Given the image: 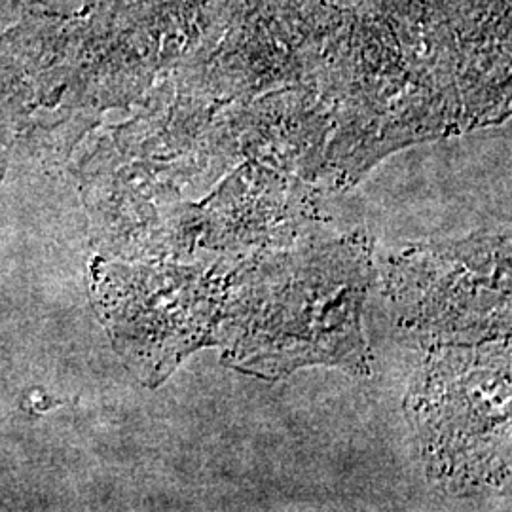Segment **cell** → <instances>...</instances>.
I'll return each mask as SVG.
<instances>
[{"label": "cell", "mask_w": 512, "mask_h": 512, "mask_svg": "<svg viewBox=\"0 0 512 512\" xmlns=\"http://www.w3.org/2000/svg\"><path fill=\"white\" fill-rule=\"evenodd\" d=\"M476 359V357H475ZM433 361L416 389L425 461L446 486L475 488L507 473L509 357Z\"/></svg>", "instance_id": "obj_2"}, {"label": "cell", "mask_w": 512, "mask_h": 512, "mask_svg": "<svg viewBox=\"0 0 512 512\" xmlns=\"http://www.w3.org/2000/svg\"><path fill=\"white\" fill-rule=\"evenodd\" d=\"M200 277L173 266L93 262L95 311L118 355L148 385L160 384L209 338L211 300Z\"/></svg>", "instance_id": "obj_3"}, {"label": "cell", "mask_w": 512, "mask_h": 512, "mask_svg": "<svg viewBox=\"0 0 512 512\" xmlns=\"http://www.w3.org/2000/svg\"><path fill=\"white\" fill-rule=\"evenodd\" d=\"M395 304L406 323L431 340H475L509 327V253L494 245L412 253L393 272Z\"/></svg>", "instance_id": "obj_4"}, {"label": "cell", "mask_w": 512, "mask_h": 512, "mask_svg": "<svg viewBox=\"0 0 512 512\" xmlns=\"http://www.w3.org/2000/svg\"><path fill=\"white\" fill-rule=\"evenodd\" d=\"M277 268L279 283L270 281L264 298L249 293L236 302L234 363L268 378L306 363L365 368V251L336 243L283 256Z\"/></svg>", "instance_id": "obj_1"}, {"label": "cell", "mask_w": 512, "mask_h": 512, "mask_svg": "<svg viewBox=\"0 0 512 512\" xmlns=\"http://www.w3.org/2000/svg\"><path fill=\"white\" fill-rule=\"evenodd\" d=\"M10 148L6 147V143L0 139V183H2V179H4V175H6V171H8V167H10Z\"/></svg>", "instance_id": "obj_6"}, {"label": "cell", "mask_w": 512, "mask_h": 512, "mask_svg": "<svg viewBox=\"0 0 512 512\" xmlns=\"http://www.w3.org/2000/svg\"><path fill=\"white\" fill-rule=\"evenodd\" d=\"M33 0H0V29L18 21Z\"/></svg>", "instance_id": "obj_5"}]
</instances>
